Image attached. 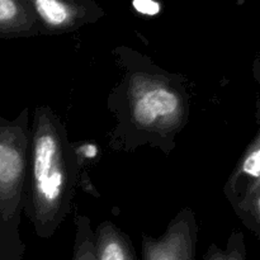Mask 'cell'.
Wrapping results in <instances>:
<instances>
[{
  "label": "cell",
  "mask_w": 260,
  "mask_h": 260,
  "mask_svg": "<svg viewBox=\"0 0 260 260\" xmlns=\"http://www.w3.org/2000/svg\"><path fill=\"white\" fill-rule=\"evenodd\" d=\"M112 53L122 75L107 101L116 119L108 147L114 152H134L150 146L169 156L189 121L187 79L131 47L118 46Z\"/></svg>",
  "instance_id": "6da1fadb"
},
{
  "label": "cell",
  "mask_w": 260,
  "mask_h": 260,
  "mask_svg": "<svg viewBox=\"0 0 260 260\" xmlns=\"http://www.w3.org/2000/svg\"><path fill=\"white\" fill-rule=\"evenodd\" d=\"M81 161L60 116L37 106L30 119V144L23 215L40 239H51L71 212Z\"/></svg>",
  "instance_id": "7a4b0ae2"
},
{
  "label": "cell",
  "mask_w": 260,
  "mask_h": 260,
  "mask_svg": "<svg viewBox=\"0 0 260 260\" xmlns=\"http://www.w3.org/2000/svg\"><path fill=\"white\" fill-rule=\"evenodd\" d=\"M30 112L8 119L0 114V260H23L20 235L30 144Z\"/></svg>",
  "instance_id": "3957f363"
},
{
  "label": "cell",
  "mask_w": 260,
  "mask_h": 260,
  "mask_svg": "<svg viewBox=\"0 0 260 260\" xmlns=\"http://www.w3.org/2000/svg\"><path fill=\"white\" fill-rule=\"evenodd\" d=\"M197 220L193 210L183 208L160 238L142 235V260H196L198 243Z\"/></svg>",
  "instance_id": "277c9868"
},
{
  "label": "cell",
  "mask_w": 260,
  "mask_h": 260,
  "mask_svg": "<svg viewBox=\"0 0 260 260\" xmlns=\"http://www.w3.org/2000/svg\"><path fill=\"white\" fill-rule=\"evenodd\" d=\"M41 35H62L86 24L99 22L106 15L93 0H30Z\"/></svg>",
  "instance_id": "5b68a950"
},
{
  "label": "cell",
  "mask_w": 260,
  "mask_h": 260,
  "mask_svg": "<svg viewBox=\"0 0 260 260\" xmlns=\"http://www.w3.org/2000/svg\"><path fill=\"white\" fill-rule=\"evenodd\" d=\"M260 184V117L259 128L236 162L223 187V194L234 211L244 198Z\"/></svg>",
  "instance_id": "8992f818"
},
{
  "label": "cell",
  "mask_w": 260,
  "mask_h": 260,
  "mask_svg": "<svg viewBox=\"0 0 260 260\" xmlns=\"http://www.w3.org/2000/svg\"><path fill=\"white\" fill-rule=\"evenodd\" d=\"M41 36L30 0H0V38L14 40Z\"/></svg>",
  "instance_id": "52a82bcc"
},
{
  "label": "cell",
  "mask_w": 260,
  "mask_h": 260,
  "mask_svg": "<svg viewBox=\"0 0 260 260\" xmlns=\"http://www.w3.org/2000/svg\"><path fill=\"white\" fill-rule=\"evenodd\" d=\"M96 260H137L131 239L112 221H103L94 231Z\"/></svg>",
  "instance_id": "ba28073f"
},
{
  "label": "cell",
  "mask_w": 260,
  "mask_h": 260,
  "mask_svg": "<svg viewBox=\"0 0 260 260\" xmlns=\"http://www.w3.org/2000/svg\"><path fill=\"white\" fill-rule=\"evenodd\" d=\"M75 238L71 260H96L94 230L91 229L90 218L81 213L74 215Z\"/></svg>",
  "instance_id": "9c48e42d"
},
{
  "label": "cell",
  "mask_w": 260,
  "mask_h": 260,
  "mask_svg": "<svg viewBox=\"0 0 260 260\" xmlns=\"http://www.w3.org/2000/svg\"><path fill=\"white\" fill-rule=\"evenodd\" d=\"M235 213L260 240V184L244 198Z\"/></svg>",
  "instance_id": "30bf717a"
},
{
  "label": "cell",
  "mask_w": 260,
  "mask_h": 260,
  "mask_svg": "<svg viewBox=\"0 0 260 260\" xmlns=\"http://www.w3.org/2000/svg\"><path fill=\"white\" fill-rule=\"evenodd\" d=\"M203 260H246L245 238L241 233L235 231L229 238L226 249H221L216 244H211Z\"/></svg>",
  "instance_id": "8fae6325"
},
{
  "label": "cell",
  "mask_w": 260,
  "mask_h": 260,
  "mask_svg": "<svg viewBox=\"0 0 260 260\" xmlns=\"http://www.w3.org/2000/svg\"><path fill=\"white\" fill-rule=\"evenodd\" d=\"M253 75H254V79L256 80V83L260 85V52L255 56V58H254Z\"/></svg>",
  "instance_id": "7c38bea8"
}]
</instances>
